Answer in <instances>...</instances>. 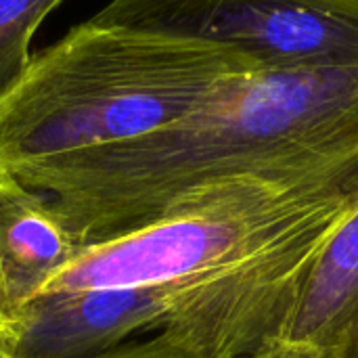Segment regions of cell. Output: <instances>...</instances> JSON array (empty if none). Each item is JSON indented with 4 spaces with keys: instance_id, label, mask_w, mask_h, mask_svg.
Returning <instances> with one entry per match:
<instances>
[{
    "instance_id": "9c48e42d",
    "label": "cell",
    "mask_w": 358,
    "mask_h": 358,
    "mask_svg": "<svg viewBox=\"0 0 358 358\" xmlns=\"http://www.w3.org/2000/svg\"><path fill=\"white\" fill-rule=\"evenodd\" d=\"M0 358H15L10 352H8V348H6V344H4V340H2V336H0Z\"/></svg>"
},
{
    "instance_id": "52a82bcc",
    "label": "cell",
    "mask_w": 358,
    "mask_h": 358,
    "mask_svg": "<svg viewBox=\"0 0 358 358\" xmlns=\"http://www.w3.org/2000/svg\"><path fill=\"white\" fill-rule=\"evenodd\" d=\"M63 0H0V99L27 73L31 38Z\"/></svg>"
},
{
    "instance_id": "8992f818",
    "label": "cell",
    "mask_w": 358,
    "mask_h": 358,
    "mask_svg": "<svg viewBox=\"0 0 358 358\" xmlns=\"http://www.w3.org/2000/svg\"><path fill=\"white\" fill-rule=\"evenodd\" d=\"M80 250L52 201L0 166V315L40 296Z\"/></svg>"
},
{
    "instance_id": "277c9868",
    "label": "cell",
    "mask_w": 358,
    "mask_h": 358,
    "mask_svg": "<svg viewBox=\"0 0 358 358\" xmlns=\"http://www.w3.org/2000/svg\"><path fill=\"white\" fill-rule=\"evenodd\" d=\"M170 308V287L44 292L0 315V336L15 358H96L164 331Z\"/></svg>"
},
{
    "instance_id": "7a4b0ae2",
    "label": "cell",
    "mask_w": 358,
    "mask_h": 358,
    "mask_svg": "<svg viewBox=\"0 0 358 358\" xmlns=\"http://www.w3.org/2000/svg\"><path fill=\"white\" fill-rule=\"evenodd\" d=\"M248 73L260 71L233 50L96 13L36 52L0 99V166L42 193L201 109Z\"/></svg>"
},
{
    "instance_id": "3957f363",
    "label": "cell",
    "mask_w": 358,
    "mask_h": 358,
    "mask_svg": "<svg viewBox=\"0 0 358 358\" xmlns=\"http://www.w3.org/2000/svg\"><path fill=\"white\" fill-rule=\"evenodd\" d=\"M99 15L233 50L260 73L358 69V0H111Z\"/></svg>"
},
{
    "instance_id": "ba28073f",
    "label": "cell",
    "mask_w": 358,
    "mask_h": 358,
    "mask_svg": "<svg viewBox=\"0 0 358 358\" xmlns=\"http://www.w3.org/2000/svg\"><path fill=\"white\" fill-rule=\"evenodd\" d=\"M96 358H206V357H199V355H195V352H191V350L182 348L180 344H176L174 340L166 338L164 334H157V336H153V338H149V340H143V342L132 340V342H128V344H124V346H120V348H115V350H111V352H107V355H101V357H96ZM252 358H260V355Z\"/></svg>"
},
{
    "instance_id": "5b68a950",
    "label": "cell",
    "mask_w": 358,
    "mask_h": 358,
    "mask_svg": "<svg viewBox=\"0 0 358 358\" xmlns=\"http://www.w3.org/2000/svg\"><path fill=\"white\" fill-rule=\"evenodd\" d=\"M260 358H358V201L313 260Z\"/></svg>"
},
{
    "instance_id": "6da1fadb",
    "label": "cell",
    "mask_w": 358,
    "mask_h": 358,
    "mask_svg": "<svg viewBox=\"0 0 358 358\" xmlns=\"http://www.w3.org/2000/svg\"><path fill=\"white\" fill-rule=\"evenodd\" d=\"M358 176V69L248 73L210 103L48 185L80 248L227 178Z\"/></svg>"
}]
</instances>
